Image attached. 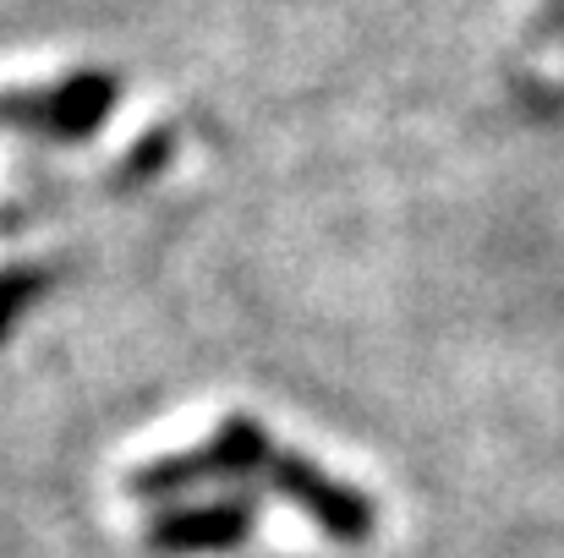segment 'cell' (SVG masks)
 Listing matches in <instances>:
<instances>
[{
    "instance_id": "1",
    "label": "cell",
    "mask_w": 564,
    "mask_h": 558,
    "mask_svg": "<svg viewBox=\"0 0 564 558\" xmlns=\"http://www.w3.org/2000/svg\"><path fill=\"white\" fill-rule=\"evenodd\" d=\"M230 477H236V482L252 477V482L274 488L285 504L307 510L329 537L362 543V537L373 532V504H368L357 488L324 477V471L307 466V460L280 455V449H274L258 427H247V422H225L203 449H187L182 460H160V466L138 471L132 488L149 493V504H154V499H165V493H176V488H192V482H230Z\"/></svg>"
},
{
    "instance_id": "2",
    "label": "cell",
    "mask_w": 564,
    "mask_h": 558,
    "mask_svg": "<svg viewBox=\"0 0 564 558\" xmlns=\"http://www.w3.org/2000/svg\"><path fill=\"white\" fill-rule=\"evenodd\" d=\"M110 110V77L83 72V77H61L50 88H17L0 94V127H22V132H44V138H88Z\"/></svg>"
},
{
    "instance_id": "3",
    "label": "cell",
    "mask_w": 564,
    "mask_h": 558,
    "mask_svg": "<svg viewBox=\"0 0 564 558\" xmlns=\"http://www.w3.org/2000/svg\"><path fill=\"white\" fill-rule=\"evenodd\" d=\"M39 280L44 274H28V269H11V274H0V335H6V324L39 296Z\"/></svg>"
},
{
    "instance_id": "4",
    "label": "cell",
    "mask_w": 564,
    "mask_h": 558,
    "mask_svg": "<svg viewBox=\"0 0 564 558\" xmlns=\"http://www.w3.org/2000/svg\"><path fill=\"white\" fill-rule=\"evenodd\" d=\"M538 39H564V0H543V11H538Z\"/></svg>"
}]
</instances>
